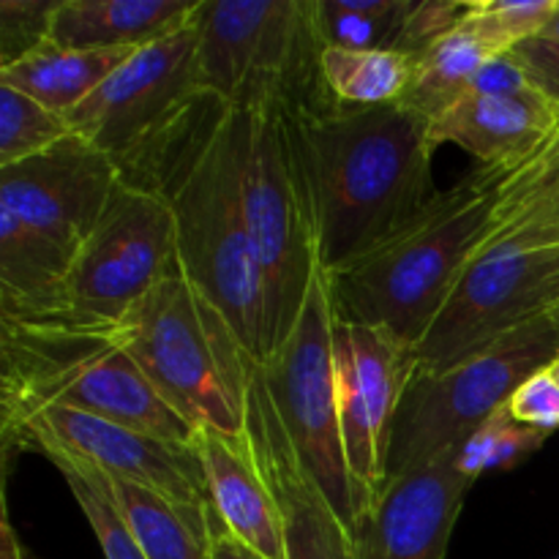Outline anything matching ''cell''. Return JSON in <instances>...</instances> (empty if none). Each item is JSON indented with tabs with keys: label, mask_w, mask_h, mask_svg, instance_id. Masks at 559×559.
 I'll return each mask as SVG.
<instances>
[{
	"label": "cell",
	"mask_w": 559,
	"mask_h": 559,
	"mask_svg": "<svg viewBox=\"0 0 559 559\" xmlns=\"http://www.w3.org/2000/svg\"><path fill=\"white\" fill-rule=\"evenodd\" d=\"M74 134L66 115L52 112L36 98L0 85V167L25 162Z\"/></svg>",
	"instance_id": "26"
},
{
	"label": "cell",
	"mask_w": 559,
	"mask_h": 559,
	"mask_svg": "<svg viewBox=\"0 0 559 559\" xmlns=\"http://www.w3.org/2000/svg\"><path fill=\"white\" fill-rule=\"evenodd\" d=\"M104 480L109 500L147 559H211V502H180L145 486L126 484L107 475Z\"/></svg>",
	"instance_id": "20"
},
{
	"label": "cell",
	"mask_w": 559,
	"mask_h": 559,
	"mask_svg": "<svg viewBox=\"0 0 559 559\" xmlns=\"http://www.w3.org/2000/svg\"><path fill=\"white\" fill-rule=\"evenodd\" d=\"M197 69L238 112H295L336 102L322 80L314 0H200Z\"/></svg>",
	"instance_id": "6"
},
{
	"label": "cell",
	"mask_w": 559,
	"mask_h": 559,
	"mask_svg": "<svg viewBox=\"0 0 559 559\" xmlns=\"http://www.w3.org/2000/svg\"><path fill=\"white\" fill-rule=\"evenodd\" d=\"M246 435L262 478L267 480L282 511L287 559H358L349 530L333 513L320 486L300 464L282 418L267 396L260 364L251 380Z\"/></svg>",
	"instance_id": "16"
},
{
	"label": "cell",
	"mask_w": 559,
	"mask_h": 559,
	"mask_svg": "<svg viewBox=\"0 0 559 559\" xmlns=\"http://www.w3.org/2000/svg\"><path fill=\"white\" fill-rule=\"evenodd\" d=\"M44 407L80 409L178 445H194L197 437L115 342V331L0 317L3 451Z\"/></svg>",
	"instance_id": "3"
},
{
	"label": "cell",
	"mask_w": 559,
	"mask_h": 559,
	"mask_svg": "<svg viewBox=\"0 0 559 559\" xmlns=\"http://www.w3.org/2000/svg\"><path fill=\"white\" fill-rule=\"evenodd\" d=\"M200 0H60L49 41L66 49H140L180 31Z\"/></svg>",
	"instance_id": "19"
},
{
	"label": "cell",
	"mask_w": 559,
	"mask_h": 559,
	"mask_svg": "<svg viewBox=\"0 0 559 559\" xmlns=\"http://www.w3.org/2000/svg\"><path fill=\"white\" fill-rule=\"evenodd\" d=\"M502 52L506 49L497 47L491 38L464 20L456 31L415 55L413 80L402 96V104L431 123L453 104L462 102L478 71Z\"/></svg>",
	"instance_id": "22"
},
{
	"label": "cell",
	"mask_w": 559,
	"mask_h": 559,
	"mask_svg": "<svg viewBox=\"0 0 559 559\" xmlns=\"http://www.w3.org/2000/svg\"><path fill=\"white\" fill-rule=\"evenodd\" d=\"M60 0H0V69L27 58L49 41Z\"/></svg>",
	"instance_id": "29"
},
{
	"label": "cell",
	"mask_w": 559,
	"mask_h": 559,
	"mask_svg": "<svg viewBox=\"0 0 559 559\" xmlns=\"http://www.w3.org/2000/svg\"><path fill=\"white\" fill-rule=\"evenodd\" d=\"M559 358V309L442 371L415 369L399 402L385 484L462 445L513 393Z\"/></svg>",
	"instance_id": "7"
},
{
	"label": "cell",
	"mask_w": 559,
	"mask_h": 559,
	"mask_svg": "<svg viewBox=\"0 0 559 559\" xmlns=\"http://www.w3.org/2000/svg\"><path fill=\"white\" fill-rule=\"evenodd\" d=\"M549 369H551V374H555V377H557V380H559V358L555 360V364H551V366H549Z\"/></svg>",
	"instance_id": "37"
},
{
	"label": "cell",
	"mask_w": 559,
	"mask_h": 559,
	"mask_svg": "<svg viewBox=\"0 0 559 559\" xmlns=\"http://www.w3.org/2000/svg\"><path fill=\"white\" fill-rule=\"evenodd\" d=\"M555 309H559V243L486 227L456 289L415 347V369H451Z\"/></svg>",
	"instance_id": "8"
},
{
	"label": "cell",
	"mask_w": 559,
	"mask_h": 559,
	"mask_svg": "<svg viewBox=\"0 0 559 559\" xmlns=\"http://www.w3.org/2000/svg\"><path fill=\"white\" fill-rule=\"evenodd\" d=\"M469 480L456 467V448L388 480L355 519L358 559H445Z\"/></svg>",
	"instance_id": "15"
},
{
	"label": "cell",
	"mask_w": 559,
	"mask_h": 559,
	"mask_svg": "<svg viewBox=\"0 0 559 559\" xmlns=\"http://www.w3.org/2000/svg\"><path fill=\"white\" fill-rule=\"evenodd\" d=\"M415 58L393 49L322 47L320 69L333 98L353 107L402 102Z\"/></svg>",
	"instance_id": "23"
},
{
	"label": "cell",
	"mask_w": 559,
	"mask_h": 559,
	"mask_svg": "<svg viewBox=\"0 0 559 559\" xmlns=\"http://www.w3.org/2000/svg\"><path fill=\"white\" fill-rule=\"evenodd\" d=\"M549 437V431L533 429L511 418V413L500 409L495 418L473 431L462 445L456 448V467L464 478L473 484L489 469H508L513 464L524 462L540 451Z\"/></svg>",
	"instance_id": "27"
},
{
	"label": "cell",
	"mask_w": 559,
	"mask_h": 559,
	"mask_svg": "<svg viewBox=\"0 0 559 559\" xmlns=\"http://www.w3.org/2000/svg\"><path fill=\"white\" fill-rule=\"evenodd\" d=\"M333 325L336 317L328 273L320 271L293 333L260 371L300 464L320 486L344 527L353 530L358 502L338 420Z\"/></svg>",
	"instance_id": "11"
},
{
	"label": "cell",
	"mask_w": 559,
	"mask_h": 559,
	"mask_svg": "<svg viewBox=\"0 0 559 559\" xmlns=\"http://www.w3.org/2000/svg\"><path fill=\"white\" fill-rule=\"evenodd\" d=\"M175 267H180L178 235L167 200L120 183L82 243L60 287L58 306L47 317L14 322L115 331Z\"/></svg>",
	"instance_id": "9"
},
{
	"label": "cell",
	"mask_w": 559,
	"mask_h": 559,
	"mask_svg": "<svg viewBox=\"0 0 559 559\" xmlns=\"http://www.w3.org/2000/svg\"><path fill=\"white\" fill-rule=\"evenodd\" d=\"M115 342L194 429L246 431L257 360L183 267L129 311L115 328Z\"/></svg>",
	"instance_id": "4"
},
{
	"label": "cell",
	"mask_w": 559,
	"mask_h": 559,
	"mask_svg": "<svg viewBox=\"0 0 559 559\" xmlns=\"http://www.w3.org/2000/svg\"><path fill=\"white\" fill-rule=\"evenodd\" d=\"M49 462L58 467V473L63 475L66 486L74 495L76 506L85 513L87 524L96 533L98 546H102L104 557L107 559H147L142 555V549L136 546V540L131 538V533L126 530L123 519H120L118 508L112 506L107 491V480L98 469H93L91 464L80 462V459L60 456V453H49Z\"/></svg>",
	"instance_id": "25"
},
{
	"label": "cell",
	"mask_w": 559,
	"mask_h": 559,
	"mask_svg": "<svg viewBox=\"0 0 559 559\" xmlns=\"http://www.w3.org/2000/svg\"><path fill=\"white\" fill-rule=\"evenodd\" d=\"M413 0H314V27L322 47L393 49Z\"/></svg>",
	"instance_id": "24"
},
{
	"label": "cell",
	"mask_w": 559,
	"mask_h": 559,
	"mask_svg": "<svg viewBox=\"0 0 559 559\" xmlns=\"http://www.w3.org/2000/svg\"><path fill=\"white\" fill-rule=\"evenodd\" d=\"M333 355L344 456L360 516L385 489L393 418L415 371V355L377 328L338 320L333 325Z\"/></svg>",
	"instance_id": "12"
},
{
	"label": "cell",
	"mask_w": 559,
	"mask_h": 559,
	"mask_svg": "<svg viewBox=\"0 0 559 559\" xmlns=\"http://www.w3.org/2000/svg\"><path fill=\"white\" fill-rule=\"evenodd\" d=\"M555 9L557 0H469L467 22L508 52L538 36Z\"/></svg>",
	"instance_id": "28"
},
{
	"label": "cell",
	"mask_w": 559,
	"mask_h": 559,
	"mask_svg": "<svg viewBox=\"0 0 559 559\" xmlns=\"http://www.w3.org/2000/svg\"><path fill=\"white\" fill-rule=\"evenodd\" d=\"M207 522H211V559H267L260 551L251 549V546H246L240 538H235L224 527V522L213 511V506H207Z\"/></svg>",
	"instance_id": "34"
},
{
	"label": "cell",
	"mask_w": 559,
	"mask_h": 559,
	"mask_svg": "<svg viewBox=\"0 0 559 559\" xmlns=\"http://www.w3.org/2000/svg\"><path fill=\"white\" fill-rule=\"evenodd\" d=\"M240 186L251 246L265 278V364L293 333L320 273L314 233L295 180L278 112H243Z\"/></svg>",
	"instance_id": "10"
},
{
	"label": "cell",
	"mask_w": 559,
	"mask_h": 559,
	"mask_svg": "<svg viewBox=\"0 0 559 559\" xmlns=\"http://www.w3.org/2000/svg\"><path fill=\"white\" fill-rule=\"evenodd\" d=\"M131 52L134 49H66L47 41L9 69H0V85L69 118Z\"/></svg>",
	"instance_id": "21"
},
{
	"label": "cell",
	"mask_w": 559,
	"mask_h": 559,
	"mask_svg": "<svg viewBox=\"0 0 559 559\" xmlns=\"http://www.w3.org/2000/svg\"><path fill=\"white\" fill-rule=\"evenodd\" d=\"M120 183L112 158L74 131L44 153L0 167V211L76 257Z\"/></svg>",
	"instance_id": "14"
},
{
	"label": "cell",
	"mask_w": 559,
	"mask_h": 559,
	"mask_svg": "<svg viewBox=\"0 0 559 559\" xmlns=\"http://www.w3.org/2000/svg\"><path fill=\"white\" fill-rule=\"evenodd\" d=\"M467 14L469 0H420V3L413 0V9L404 20L402 36H399L396 52L415 58L435 41H440L442 36L464 25Z\"/></svg>",
	"instance_id": "30"
},
{
	"label": "cell",
	"mask_w": 559,
	"mask_h": 559,
	"mask_svg": "<svg viewBox=\"0 0 559 559\" xmlns=\"http://www.w3.org/2000/svg\"><path fill=\"white\" fill-rule=\"evenodd\" d=\"M467 93H489V96H527V93H540L535 91L533 82L527 80V74L522 71V66L516 63L511 52H502L497 58H491L484 69L478 71V76L473 80Z\"/></svg>",
	"instance_id": "33"
},
{
	"label": "cell",
	"mask_w": 559,
	"mask_h": 559,
	"mask_svg": "<svg viewBox=\"0 0 559 559\" xmlns=\"http://www.w3.org/2000/svg\"><path fill=\"white\" fill-rule=\"evenodd\" d=\"M559 107L544 93L489 96L467 93L448 112L431 120V145H459L480 167H513L538 151L557 129Z\"/></svg>",
	"instance_id": "18"
},
{
	"label": "cell",
	"mask_w": 559,
	"mask_h": 559,
	"mask_svg": "<svg viewBox=\"0 0 559 559\" xmlns=\"http://www.w3.org/2000/svg\"><path fill=\"white\" fill-rule=\"evenodd\" d=\"M278 118L328 276L364 260L437 197L431 123L402 102H331Z\"/></svg>",
	"instance_id": "1"
},
{
	"label": "cell",
	"mask_w": 559,
	"mask_h": 559,
	"mask_svg": "<svg viewBox=\"0 0 559 559\" xmlns=\"http://www.w3.org/2000/svg\"><path fill=\"white\" fill-rule=\"evenodd\" d=\"M508 52L516 58V63L522 66V71L533 82L535 91L544 93L551 104L559 107V41L533 36L527 41H519Z\"/></svg>",
	"instance_id": "32"
},
{
	"label": "cell",
	"mask_w": 559,
	"mask_h": 559,
	"mask_svg": "<svg viewBox=\"0 0 559 559\" xmlns=\"http://www.w3.org/2000/svg\"><path fill=\"white\" fill-rule=\"evenodd\" d=\"M0 559H27L9 516H3V524H0Z\"/></svg>",
	"instance_id": "35"
},
{
	"label": "cell",
	"mask_w": 559,
	"mask_h": 559,
	"mask_svg": "<svg viewBox=\"0 0 559 559\" xmlns=\"http://www.w3.org/2000/svg\"><path fill=\"white\" fill-rule=\"evenodd\" d=\"M506 167H480L364 260L328 276L333 317L388 333L415 353L491 222Z\"/></svg>",
	"instance_id": "2"
},
{
	"label": "cell",
	"mask_w": 559,
	"mask_h": 559,
	"mask_svg": "<svg viewBox=\"0 0 559 559\" xmlns=\"http://www.w3.org/2000/svg\"><path fill=\"white\" fill-rule=\"evenodd\" d=\"M11 448L80 459L107 478L145 486L180 502H211L205 469L194 445L156 440L145 431L80 409L44 407L22 426L5 448V456Z\"/></svg>",
	"instance_id": "13"
},
{
	"label": "cell",
	"mask_w": 559,
	"mask_h": 559,
	"mask_svg": "<svg viewBox=\"0 0 559 559\" xmlns=\"http://www.w3.org/2000/svg\"><path fill=\"white\" fill-rule=\"evenodd\" d=\"M194 448L202 459L207 497L224 527L267 559H287L282 511L246 431L227 435L218 429H197Z\"/></svg>",
	"instance_id": "17"
},
{
	"label": "cell",
	"mask_w": 559,
	"mask_h": 559,
	"mask_svg": "<svg viewBox=\"0 0 559 559\" xmlns=\"http://www.w3.org/2000/svg\"><path fill=\"white\" fill-rule=\"evenodd\" d=\"M508 413L513 420L533 429H559V380L551 374V369L530 377L508 402Z\"/></svg>",
	"instance_id": "31"
},
{
	"label": "cell",
	"mask_w": 559,
	"mask_h": 559,
	"mask_svg": "<svg viewBox=\"0 0 559 559\" xmlns=\"http://www.w3.org/2000/svg\"><path fill=\"white\" fill-rule=\"evenodd\" d=\"M538 36L549 38V41H559V0H557V9L551 11L549 22H546V25H544V31H540Z\"/></svg>",
	"instance_id": "36"
},
{
	"label": "cell",
	"mask_w": 559,
	"mask_h": 559,
	"mask_svg": "<svg viewBox=\"0 0 559 559\" xmlns=\"http://www.w3.org/2000/svg\"><path fill=\"white\" fill-rule=\"evenodd\" d=\"M240 131L243 112L229 109L211 140L164 191V200L175 216L180 267L262 366L267 347L265 278L246 227Z\"/></svg>",
	"instance_id": "5"
}]
</instances>
